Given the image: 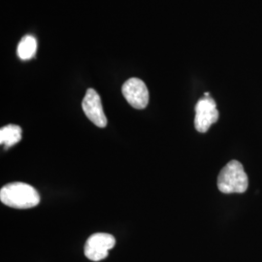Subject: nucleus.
Returning <instances> with one entry per match:
<instances>
[{
  "label": "nucleus",
  "instance_id": "nucleus-4",
  "mask_svg": "<svg viewBox=\"0 0 262 262\" xmlns=\"http://www.w3.org/2000/svg\"><path fill=\"white\" fill-rule=\"evenodd\" d=\"M219 116L215 100L210 96L201 98L195 106L194 125L196 130L200 133L207 132L212 124L217 122Z\"/></svg>",
  "mask_w": 262,
  "mask_h": 262
},
{
  "label": "nucleus",
  "instance_id": "nucleus-2",
  "mask_svg": "<svg viewBox=\"0 0 262 262\" xmlns=\"http://www.w3.org/2000/svg\"><path fill=\"white\" fill-rule=\"evenodd\" d=\"M248 176L238 160L229 161L219 174L217 187L223 193H243L248 189Z\"/></svg>",
  "mask_w": 262,
  "mask_h": 262
},
{
  "label": "nucleus",
  "instance_id": "nucleus-5",
  "mask_svg": "<svg viewBox=\"0 0 262 262\" xmlns=\"http://www.w3.org/2000/svg\"><path fill=\"white\" fill-rule=\"evenodd\" d=\"M122 94L135 109H145L149 103V91L146 84L138 78L128 79L122 85Z\"/></svg>",
  "mask_w": 262,
  "mask_h": 262
},
{
  "label": "nucleus",
  "instance_id": "nucleus-7",
  "mask_svg": "<svg viewBox=\"0 0 262 262\" xmlns=\"http://www.w3.org/2000/svg\"><path fill=\"white\" fill-rule=\"evenodd\" d=\"M21 139V128L16 124H8L0 129V143L5 149L13 147Z\"/></svg>",
  "mask_w": 262,
  "mask_h": 262
},
{
  "label": "nucleus",
  "instance_id": "nucleus-6",
  "mask_svg": "<svg viewBox=\"0 0 262 262\" xmlns=\"http://www.w3.org/2000/svg\"><path fill=\"white\" fill-rule=\"evenodd\" d=\"M82 107L86 118L98 127L107 125V118L103 111L101 98L94 89H89L84 95Z\"/></svg>",
  "mask_w": 262,
  "mask_h": 262
},
{
  "label": "nucleus",
  "instance_id": "nucleus-8",
  "mask_svg": "<svg viewBox=\"0 0 262 262\" xmlns=\"http://www.w3.org/2000/svg\"><path fill=\"white\" fill-rule=\"evenodd\" d=\"M37 41L32 35H27L20 40L18 45L17 54L20 59L28 60L36 54Z\"/></svg>",
  "mask_w": 262,
  "mask_h": 262
},
{
  "label": "nucleus",
  "instance_id": "nucleus-3",
  "mask_svg": "<svg viewBox=\"0 0 262 262\" xmlns=\"http://www.w3.org/2000/svg\"><path fill=\"white\" fill-rule=\"evenodd\" d=\"M116 239L109 233H94L84 245V255L93 261H100L108 256L109 251L115 247Z\"/></svg>",
  "mask_w": 262,
  "mask_h": 262
},
{
  "label": "nucleus",
  "instance_id": "nucleus-1",
  "mask_svg": "<svg viewBox=\"0 0 262 262\" xmlns=\"http://www.w3.org/2000/svg\"><path fill=\"white\" fill-rule=\"evenodd\" d=\"M0 200L3 204L15 209H29L37 206L40 195L30 185L16 182L0 189Z\"/></svg>",
  "mask_w": 262,
  "mask_h": 262
}]
</instances>
